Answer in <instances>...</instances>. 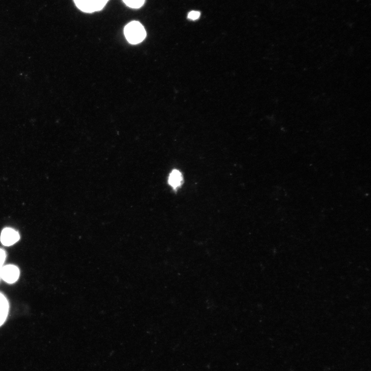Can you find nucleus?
<instances>
[{"instance_id":"1","label":"nucleus","mask_w":371,"mask_h":371,"mask_svg":"<svg viewBox=\"0 0 371 371\" xmlns=\"http://www.w3.org/2000/svg\"><path fill=\"white\" fill-rule=\"evenodd\" d=\"M127 41L131 44L136 45L142 42L146 33L143 26L138 21H134L127 24L124 29Z\"/></svg>"},{"instance_id":"2","label":"nucleus","mask_w":371,"mask_h":371,"mask_svg":"<svg viewBox=\"0 0 371 371\" xmlns=\"http://www.w3.org/2000/svg\"><path fill=\"white\" fill-rule=\"evenodd\" d=\"M109 0H74L78 8L83 12L92 13L100 11Z\"/></svg>"},{"instance_id":"3","label":"nucleus","mask_w":371,"mask_h":371,"mask_svg":"<svg viewBox=\"0 0 371 371\" xmlns=\"http://www.w3.org/2000/svg\"><path fill=\"white\" fill-rule=\"evenodd\" d=\"M20 276V270L15 265L4 266L1 270V279L6 283L12 284L16 283Z\"/></svg>"},{"instance_id":"4","label":"nucleus","mask_w":371,"mask_h":371,"mask_svg":"<svg viewBox=\"0 0 371 371\" xmlns=\"http://www.w3.org/2000/svg\"><path fill=\"white\" fill-rule=\"evenodd\" d=\"M1 242L3 245L9 246H11L20 239V235L18 232L11 228L4 229L1 235Z\"/></svg>"},{"instance_id":"5","label":"nucleus","mask_w":371,"mask_h":371,"mask_svg":"<svg viewBox=\"0 0 371 371\" xmlns=\"http://www.w3.org/2000/svg\"><path fill=\"white\" fill-rule=\"evenodd\" d=\"M9 312V303L5 295L0 292V326L6 322Z\"/></svg>"},{"instance_id":"6","label":"nucleus","mask_w":371,"mask_h":371,"mask_svg":"<svg viewBox=\"0 0 371 371\" xmlns=\"http://www.w3.org/2000/svg\"><path fill=\"white\" fill-rule=\"evenodd\" d=\"M182 180L181 173L179 171L174 170L169 175V183L173 189H176L181 184Z\"/></svg>"},{"instance_id":"7","label":"nucleus","mask_w":371,"mask_h":371,"mask_svg":"<svg viewBox=\"0 0 371 371\" xmlns=\"http://www.w3.org/2000/svg\"><path fill=\"white\" fill-rule=\"evenodd\" d=\"M123 2L132 9H139L144 4L145 0H123Z\"/></svg>"},{"instance_id":"8","label":"nucleus","mask_w":371,"mask_h":371,"mask_svg":"<svg viewBox=\"0 0 371 371\" xmlns=\"http://www.w3.org/2000/svg\"><path fill=\"white\" fill-rule=\"evenodd\" d=\"M201 13L198 11H192L188 15V18L192 20H197L199 19Z\"/></svg>"},{"instance_id":"9","label":"nucleus","mask_w":371,"mask_h":371,"mask_svg":"<svg viewBox=\"0 0 371 371\" xmlns=\"http://www.w3.org/2000/svg\"><path fill=\"white\" fill-rule=\"evenodd\" d=\"M7 257L6 253L3 249H0V269L4 266Z\"/></svg>"},{"instance_id":"10","label":"nucleus","mask_w":371,"mask_h":371,"mask_svg":"<svg viewBox=\"0 0 371 371\" xmlns=\"http://www.w3.org/2000/svg\"><path fill=\"white\" fill-rule=\"evenodd\" d=\"M2 269H0V279H1V270H2Z\"/></svg>"}]
</instances>
